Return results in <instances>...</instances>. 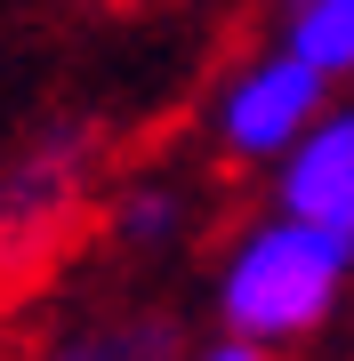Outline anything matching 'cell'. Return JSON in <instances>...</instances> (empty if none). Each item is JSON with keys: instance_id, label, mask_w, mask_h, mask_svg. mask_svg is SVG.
Masks as SVG:
<instances>
[{"instance_id": "1", "label": "cell", "mask_w": 354, "mask_h": 361, "mask_svg": "<svg viewBox=\"0 0 354 361\" xmlns=\"http://www.w3.org/2000/svg\"><path fill=\"white\" fill-rule=\"evenodd\" d=\"M354 281V241L330 233L314 217H290V209H266L258 225H242L218 257V329L258 337V345H298L314 337L338 297Z\"/></svg>"}, {"instance_id": "2", "label": "cell", "mask_w": 354, "mask_h": 361, "mask_svg": "<svg viewBox=\"0 0 354 361\" xmlns=\"http://www.w3.org/2000/svg\"><path fill=\"white\" fill-rule=\"evenodd\" d=\"M97 169H105L97 121H40L0 161V281L33 273L97 209Z\"/></svg>"}, {"instance_id": "3", "label": "cell", "mask_w": 354, "mask_h": 361, "mask_svg": "<svg viewBox=\"0 0 354 361\" xmlns=\"http://www.w3.org/2000/svg\"><path fill=\"white\" fill-rule=\"evenodd\" d=\"M322 104H330V80L274 40V49L242 56V65L210 89V145L225 161H242V169H274L290 145L306 137V121H314Z\"/></svg>"}, {"instance_id": "4", "label": "cell", "mask_w": 354, "mask_h": 361, "mask_svg": "<svg viewBox=\"0 0 354 361\" xmlns=\"http://www.w3.org/2000/svg\"><path fill=\"white\" fill-rule=\"evenodd\" d=\"M274 209L354 241V104H322L306 137L274 161Z\"/></svg>"}, {"instance_id": "5", "label": "cell", "mask_w": 354, "mask_h": 361, "mask_svg": "<svg viewBox=\"0 0 354 361\" xmlns=\"http://www.w3.org/2000/svg\"><path fill=\"white\" fill-rule=\"evenodd\" d=\"M25 361H185V329L153 305H97L57 322Z\"/></svg>"}, {"instance_id": "6", "label": "cell", "mask_w": 354, "mask_h": 361, "mask_svg": "<svg viewBox=\"0 0 354 361\" xmlns=\"http://www.w3.org/2000/svg\"><path fill=\"white\" fill-rule=\"evenodd\" d=\"M97 217H105L113 249H129V257H177V249L194 241V225H201V201H194L185 177L145 169V177H121L113 185Z\"/></svg>"}, {"instance_id": "7", "label": "cell", "mask_w": 354, "mask_h": 361, "mask_svg": "<svg viewBox=\"0 0 354 361\" xmlns=\"http://www.w3.org/2000/svg\"><path fill=\"white\" fill-rule=\"evenodd\" d=\"M274 40L306 56L330 89L354 80V0H274Z\"/></svg>"}, {"instance_id": "8", "label": "cell", "mask_w": 354, "mask_h": 361, "mask_svg": "<svg viewBox=\"0 0 354 361\" xmlns=\"http://www.w3.org/2000/svg\"><path fill=\"white\" fill-rule=\"evenodd\" d=\"M185 361H274V345H258V337H234V329H218V345H194Z\"/></svg>"}]
</instances>
